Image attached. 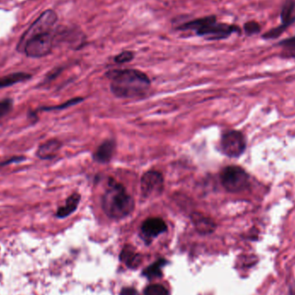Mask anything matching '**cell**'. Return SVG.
I'll return each instance as SVG.
<instances>
[{
  "instance_id": "1",
  "label": "cell",
  "mask_w": 295,
  "mask_h": 295,
  "mask_svg": "<svg viewBox=\"0 0 295 295\" xmlns=\"http://www.w3.org/2000/svg\"><path fill=\"white\" fill-rule=\"evenodd\" d=\"M106 75L111 81V92L121 99L141 97L151 86L147 74L136 69L111 70Z\"/></svg>"
},
{
  "instance_id": "2",
  "label": "cell",
  "mask_w": 295,
  "mask_h": 295,
  "mask_svg": "<svg viewBox=\"0 0 295 295\" xmlns=\"http://www.w3.org/2000/svg\"><path fill=\"white\" fill-rule=\"evenodd\" d=\"M176 30L182 31L192 30L198 36L204 37L208 41H219L226 39L232 33H241L240 28L237 25L218 23L217 17L214 15L186 22L176 28Z\"/></svg>"
},
{
  "instance_id": "3",
  "label": "cell",
  "mask_w": 295,
  "mask_h": 295,
  "mask_svg": "<svg viewBox=\"0 0 295 295\" xmlns=\"http://www.w3.org/2000/svg\"><path fill=\"white\" fill-rule=\"evenodd\" d=\"M102 207L109 218L121 220L132 212L135 202L123 185L111 181L104 193Z\"/></svg>"
},
{
  "instance_id": "4",
  "label": "cell",
  "mask_w": 295,
  "mask_h": 295,
  "mask_svg": "<svg viewBox=\"0 0 295 295\" xmlns=\"http://www.w3.org/2000/svg\"><path fill=\"white\" fill-rule=\"evenodd\" d=\"M220 181L225 189L230 192H239L250 186L249 173L239 166L225 167L220 173Z\"/></svg>"
},
{
  "instance_id": "5",
  "label": "cell",
  "mask_w": 295,
  "mask_h": 295,
  "mask_svg": "<svg viewBox=\"0 0 295 295\" xmlns=\"http://www.w3.org/2000/svg\"><path fill=\"white\" fill-rule=\"evenodd\" d=\"M54 39L53 31L39 34L28 39L21 46L17 47V49L25 52L27 56L40 58L51 52Z\"/></svg>"
},
{
  "instance_id": "6",
  "label": "cell",
  "mask_w": 295,
  "mask_h": 295,
  "mask_svg": "<svg viewBox=\"0 0 295 295\" xmlns=\"http://www.w3.org/2000/svg\"><path fill=\"white\" fill-rule=\"evenodd\" d=\"M220 148L228 157L238 158L246 150V139L239 130H228L223 134L220 140Z\"/></svg>"
},
{
  "instance_id": "7",
  "label": "cell",
  "mask_w": 295,
  "mask_h": 295,
  "mask_svg": "<svg viewBox=\"0 0 295 295\" xmlns=\"http://www.w3.org/2000/svg\"><path fill=\"white\" fill-rule=\"evenodd\" d=\"M57 15L54 11L48 10L44 11L41 16H39L36 21L30 26V29L25 32V35L20 39L17 47L21 46L28 39L32 37L34 35L44 34V33L53 31V27L57 21Z\"/></svg>"
},
{
  "instance_id": "8",
  "label": "cell",
  "mask_w": 295,
  "mask_h": 295,
  "mask_svg": "<svg viewBox=\"0 0 295 295\" xmlns=\"http://www.w3.org/2000/svg\"><path fill=\"white\" fill-rule=\"evenodd\" d=\"M164 180L162 173L157 171H149L141 179L142 195L145 198L157 197L163 193Z\"/></svg>"
},
{
  "instance_id": "9",
  "label": "cell",
  "mask_w": 295,
  "mask_h": 295,
  "mask_svg": "<svg viewBox=\"0 0 295 295\" xmlns=\"http://www.w3.org/2000/svg\"><path fill=\"white\" fill-rule=\"evenodd\" d=\"M168 227L160 218H149L142 225V234L146 239H154L165 232Z\"/></svg>"
},
{
  "instance_id": "10",
  "label": "cell",
  "mask_w": 295,
  "mask_h": 295,
  "mask_svg": "<svg viewBox=\"0 0 295 295\" xmlns=\"http://www.w3.org/2000/svg\"><path fill=\"white\" fill-rule=\"evenodd\" d=\"M115 148H116L115 142L112 140L104 142L93 154V159L97 163H109L113 156Z\"/></svg>"
},
{
  "instance_id": "11",
  "label": "cell",
  "mask_w": 295,
  "mask_h": 295,
  "mask_svg": "<svg viewBox=\"0 0 295 295\" xmlns=\"http://www.w3.org/2000/svg\"><path fill=\"white\" fill-rule=\"evenodd\" d=\"M61 147H62L61 142L57 140L46 142L45 144H42L41 146L38 148L36 155L43 160H50L54 156H56Z\"/></svg>"
},
{
  "instance_id": "12",
  "label": "cell",
  "mask_w": 295,
  "mask_h": 295,
  "mask_svg": "<svg viewBox=\"0 0 295 295\" xmlns=\"http://www.w3.org/2000/svg\"><path fill=\"white\" fill-rule=\"evenodd\" d=\"M192 220L195 228L199 232L202 234H209L214 231L216 225L209 218L205 217L202 214L193 213L192 215Z\"/></svg>"
},
{
  "instance_id": "13",
  "label": "cell",
  "mask_w": 295,
  "mask_h": 295,
  "mask_svg": "<svg viewBox=\"0 0 295 295\" xmlns=\"http://www.w3.org/2000/svg\"><path fill=\"white\" fill-rule=\"evenodd\" d=\"M80 201H81V195L78 193H73V194L70 195L67 199L65 205L58 209L56 217L59 218V219L68 217L69 215L73 213V211H75Z\"/></svg>"
},
{
  "instance_id": "14",
  "label": "cell",
  "mask_w": 295,
  "mask_h": 295,
  "mask_svg": "<svg viewBox=\"0 0 295 295\" xmlns=\"http://www.w3.org/2000/svg\"><path fill=\"white\" fill-rule=\"evenodd\" d=\"M30 78H31V75L27 73L18 72V73H11L9 75L4 76L2 78H0V88L11 87L20 82L30 80Z\"/></svg>"
},
{
  "instance_id": "15",
  "label": "cell",
  "mask_w": 295,
  "mask_h": 295,
  "mask_svg": "<svg viewBox=\"0 0 295 295\" xmlns=\"http://www.w3.org/2000/svg\"><path fill=\"white\" fill-rule=\"evenodd\" d=\"M295 9L294 0H287L282 6L281 11V18H282V25L289 27L292 23L295 22V16H292Z\"/></svg>"
},
{
  "instance_id": "16",
  "label": "cell",
  "mask_w": 295,
  "mask_h": 295,
  "mask_svg": "<svg viewBox=\"0 0 295 295\" xmlns=\"http://www.w3.org/2000/svg\"><path fill=\"white\" fill-rule=\"evenodd\" d=\"M120 258L130 268L137 267L141 262L140 255L130 246L125 247V249H123Z\"/></svg>"
},
{
  "instance_id": "17",
  "label": "cell",
  "mask_w": 295,
  "mask_h": 295,
  "mask_svg": "<svg viewBox=\"0 0 295 295\" xmlns=\"http://www.w3.org/2000/svg\"><path fill=\"white\" fill-rule=\"evenodd\" d=\"M278 45L282 48V57L295 58V35L280 42Z\"/></svg>"
},
{
  "instance_id": "18",
  "label": "cell",
  "mask_w": 295,
  "mask_h": 295,
  "mask_svg": "<svg viewBox=\"0 0 295 295\" xmlns=\"http://www.w3.org/2000/svg\"><path fill=\"white\" fill-rule=\"evenodd\" d=\"M166 263H167V261L164 260V259L157 261L144 269V273H143L144 277H148L149 279L161 277L162 276V268H163V266L165 265Z\"/></svg>"
},
{
  "instance_id": "19",
  "label": "cell",
  "mask_w": 295,
  "mask_h": 295,
  "mask_svg": "<svg viewBox=\"0 0 295 295\" xmlns=\"http://www.w3.org/2000/svg\"><path fill=\"white\" fill-rule=\"evenodd\" d=\"M144 295H169L168 290L160 284L149 285L144 290Z\"/></svg>"
},
{
  "instance_id": "20",
  "label": "cell",
  "mask_w": 295,
  "mask_h": 295,
  "mask_svg": "<svg viewBox=\"0 0 295 295\" xmlns=\"http://www.w3.org/2000/svg\"><path fill=\"white\" fill-rule=\"evenodd\" d=\"M135 54L132 51H123L120 54H117L116 56L114 57V61L115 63H119V64H123V63H130L134 59Z\"/></svg>"
},
{
  "instance_id": "21",
  "label": "cell",
  "mask_w": 295,
  "mask_h": 295,
  "mask_svg": "<svg viewBox=\"0 0 295 295\" xmlns=\"http://www.w3.org/2000/svg\"><path fill=\"white\" fill-rule=\"evenodd\" d=\"M287 28L288 27L285 26V25H281L278 27L272 29L268 32H266L263 35V39H267V40H268V39H276V38L279 37L280 35H282V33L284 32Z\"/></svg>"
},
{
  "instance_id": "22",
  "label": "cell",
  "mask_w": 295,
  "mask_h": 295,
  "mask_svg": "<svg viewBox=\"0 0 295 295\" xmlns=\"http://www.w3.org/2000/svg\"><path fill=\"white\" fill-rule=\"evenodd\" d=\"M13 107V101L11 99H6L0 101V117L11 112Z\"/></svg>"
},
{
  "instance_id": "23",
  "label": "cell",
  "mask_w": 295,
  "mask_h": 295,
  "mask_svg": "<svg viewBox=\"0 0 295 295\" xmlns=\"http://www.w3.org/2000/svg\"><path fill=\"white\" fill-rule=\"evenodd\" d=\"M244 31L246 33L247 35H253L261 31L260 25H258V23L254 21H250L244 25Z\"/></svg>"
},
{
  "instance_id": "24",
  "label": "cell",
  "mask_w": 295,
  "mask_h": 295,
  "mask_svg": "<svg viewBox=\"0 0 295 295\" xmlns=\"http://www.w3.org/2000/svg\"><path fill=\"white\" fill-rule=\"evenodd\" d=\"M82 101V99H73L71 101H67L65 104L61 105V106H53V107H44L43 108L44 111H52V110H62V109H65L69 106H74L76 104L80 103Z\"/></svg>"
},
{
  "instance_id": "25",
  "label": "cell",
  "mask_w": 295,
  "mask_h": 295,
  "mask_svg": "<svg viewBox=\"0 0 295 295\" xmlns=\"http://www.w3.org/2000/svg\"><path fill=\"white\" fill-rule=\"evenodd\" d=\"M25 157H22V156L13 157V158H11V159H10V160L6 161L5 163H1V164H0V167H2V166L9 165V164H11V163H20L21 161L25 160Z\"/></svg>"
},
{
  "instance_id": "26",
  "label": "cell",
  "mask_w": 295,
  "mask_h": 295,
  "mask_svg": "<svg viewBox=\"0 0 295 295\" xmlns=\"http://www.w3.org/2000/svg\"><path fill=\"white\" fill-rule=\"evenodd\" d=\"M135 291L133 288H125L123 289L120 295H135Z\"/></svg>"
}]
</instances>
